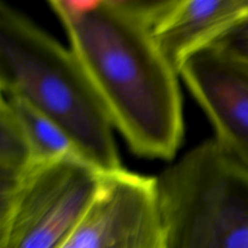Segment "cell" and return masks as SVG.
Returning a JSON list of instances; mask_svg holds the SVG:
<instances>
[{"label": "cell", "mask_w": 248, "mask_h": 248, "mask_svg": "<svg viewBox=\"0 0 248 248\" xmlns=\"http://www.w3.org/2000/svg\"><path fill=\"white\" fill-rule=\"evenodd\" d=\"M111 125L135 155L171 161L184 137L178 70L140 0H96L62 23Z\"/></svg>", "instance_id": "cell-1"}, {"label": "cell", "mask_w": 248, "mask_h": 248, "mask_svg": "<svg viewBox=\"0 0 248 248\" xmlns=\"http://www.w3.org/2000/svg\"><path fill=\"white\" fill-rule=\"evenodd\" d=\"M1 96L19 97L57 124L79 154L109 174L124 170L114 127L72 48L0 1Z\"/></svg>", "instance_id": "cell-2"}, {"label": "cell", "mask_w": 248, "mask_h": 248, "mask_svg": "<svg viewBox=\"0 0 248 248\" xmlns=\"http://www.w3.org/2000/svg\"><path fill=\"white\" fill-rule=\"evenodd\" d=\"M166 248H248V167L216 140L155 177Z\"/></svg>", "instance_id": "cell-3"}, {"label": "cell", "mask_w": 248, "mask_h": 248, "mask_svg": "<svg viewBox=\"0 0 248 248\" xmlns=\"http://www.w3.org/2000/svg\"><path fill=\"white\" fill-rule=\"evenodd\" d=\"M107 174L79 155L40 164L0 213V248H61L96 202Z\"/></svg>", "instance_id": "cell-4"}, {"label": "cell", "mask_w": 248, "mask_h": 248, "mask_svg": "<svg viewBox=\"0 0 248 248\" xmlns=\"http://www.w3.org/2000/svg\"><path fill=\"white\" fill-rule=\"evenodd\" d=\"M61 248H166L155 177L107 174L96 202Z\"/></svg>", "instance_id": "cell-5"}, {"label": "cell", "mask_w": 248, "mask_h": 248, "mask_svg": "<svg viewBox=\"0 0 248 248\" xmlns=\"http://www.w3.org/2000/svg\"><path fill=\"white\" fill-rule=\"evenodd\" d=\"M215 128V140L248 167V68L213 46L186 61L179 72Z\"/></svg>", "instance_id": "cell-6"}, {"label": "cell", "mask_w": 248, "mask_h": 248, "mask_svg": "<svg viewBox=\"0 0 248 248\" xmlns=\"http://www.w3.org/2000/svg\"><path fill=\"white\" fill-rule=\"evenodd\" d=\"M247 11L248 0H171L153 35L179 73L190 56L213 45Z\"/></svg>", "instance_id": "cell-7"}, {"label": "cell", "mask_w": 248, "mask_h": 248, "mask_svg": "<svg viewBox=\"0 0 248 248\" xmlns=\"http://www.w3.org/2000/svg\"><path fill=\"white\" fill-rule=\"evenodd\" d=\"M39 164L33 148L5 98L0 103V213Z\"/></svg>", "instance_id": "cell-8"}, {"label": "cell", "mask_w": 248, "mask_h": 248, "mask_svg": "<svg viewBox=\"0 0 248 248\" xmlns=\"http://www.w3.org/2000/svg\"><path fill=\"white\" fill-rule=\"evenodd\" d=\"M23 128L39 164L79 154L69 136L51 119L19 97H4ZM82 157V156H81Z\"/></svg>", "instance_id": "cell-9"}, {"label": "cell", "mask_w": 248, "mask_h": 248, "mask_svg": "<svg viewBox=\"0 0 248 248\" xmlns=\"http://www.w3.org/2000/svg\"><path fill=\"white\" fill-rule=\"evenodd\" d=\"M211 46L248 68V11Z\"/></svg>", "instance_id": "cell-10"}]
</instances>
